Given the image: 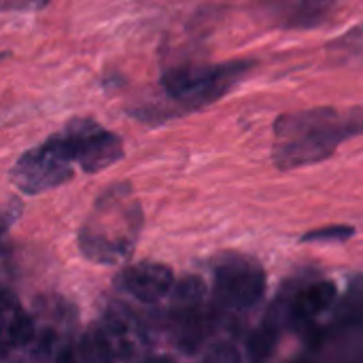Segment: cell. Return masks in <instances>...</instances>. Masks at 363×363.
Listing matches in <instances>:
<instances>
[{"label":"cell","instance_id":"8fae6325","mask_svg":"<svg viewBox=\"0 0 363 363\" xmlns=\"http://www.w3.org/2000/svg\"><path fill=\"white\" fill-rule=\"evenodd\" d=\"M336 296H338V289L332 281L306 283L291 296V300L285 302L283 317L289 325H296V328L308 325L317 317H321L325 311L332 308Z\"/></svg>","mask_w":363,"mask_h":363},{"label":"cell","instance_id":"8992f818","mask_svg":"<svg viewBox=\"0 0 363 363\" xmlns=\"http://www.w3.org/2000/svg\"><path fill=\"white\" fill-rule=\"evenodd\" d=\"M170 328L181 349H198L213 332L215 317L206 304V289L200 279L189 277L174 287Z\"/></svg>","mask_w":363,"mask_h":363},{"label":"cell","instance_id":"5bb4252c","mask_svg":"<svg viewBox=\"0 0 363 363\" xmlns=\"http://www.w3.org/2000/svg\"><path fill=\"white\" fill-rule=\"evenodd\" d=\"M355 234V228L351 225H330V228H321V230H313L308 234L302 236V242H342L349 240Z\"/></svg>","mask_w":363,"mask_h":363},{"label":"cell","instance_id":"30bf717a","mask_svg":"<svg viewBox=\"0 0 363 363\" xmlns=\"http://www.w3.org/2000/svg\"><path fill=\"white\" fill-rule=\"evenodd\" d=\"M336 0H262L264 19L285 30H308L321 26L334 11Z\"/></svg>","mask_w":363,"mask_h":363},{"label":"cell","instance_id":"7a4b0ae2","mask_svg":"<svg viewBox=\"0 0 363 363\" xmlns=\"http://www.w3.org/2000/svg\"><path fill=\"white\" fill-rule=\"evenodd\" d=\"M115 187L106 191L79 232L83 255L98 264H117L130 257L143 225L140 204Z\"/></svg>","mask_w":363,"mask_h":363},{"label":"cell","instance_id":"5b68a950","mask_svg":"<svg viewBox=\"0 0 363 363\" xmlns=\"http://www.w3.org/2000/svg\"><path fill=\"white\" fill-rule=\"evenodd\" d=\"M213 294L217 304L225 311H251L266 294V270L247 255H223L215 264Z\"/></svg>","mask_w":363,"mask_h":363},{"label":"cell","instance_id":"52a82bcc","mask_svg":"<svg viewBox=\"0 0 363 363\" xmlns=\"http://www.w3.org/2000/svg\"><path fill=\"white\" fill-rule=\"evenodd\" d=\"M64 136L74 153V162L83 172H100L123 157L121 138L94 121H72Z\"/></svg>","mask_w":363,"mask_h":363},{"label":"cell","instance_id":"6da1fadb","mask_svg":"<svg viewBox=\"0 0 363 363\" xmlns=\"http://www.w3.org/2000/svg\"><path fill=\"white\" fill-rule=\"evenodd\" d=\"M363 134V108H304L283 113L272 128V162L298 170L330 160L338 147Z\"/></svg>","mask_w":363,"mask_h":363},{"label":"cell","instance_id":"3957f363","mask_svg":"<svg viewBox=\"0 0 363 363\" xmlns=\"http://www.w3.org/2000/svg\"><path fill=\"white\" fill-rule=\"evenodd\" d=\"M255 66L249 60H234L223 64L181 66L164 74L162 85L166 94L183 108H204L225 96L247 72Z\"/></svg>","mask_w":363,"mask_h":363},{"label":"cell","instance_id":"7c38bea8","mask_svg":"<svg viewBox=\"0 0 363 363\" xmlns=\"http://www.w3.org/2000/svg\"><path fill=\"white\" fill-rule=\"evenodd\" d=\"M36 330L28 311L9 291H0V345L15 349L34 340Z\"/></svg>","mask_w":363,"mask_h":363},{"label":"cell","instance_id":"9c48e42d","mask_svg":"<svg viewBox=\"0 0 363 363\" xmlns=\"http://www.w3.org/2000/svg\"><path fill=\"white\" fill-rule=\"evenodd\" d=\"M119 287L143 304H157L174 289V274L168 266L155 262L132 264L119 274Z\"/></svg>","mask_w":363,"mask_h":363},{"label":"cell","instance_id":"4fadbf2b","mask_svg":"<svg viewBox=\"0 0 363 363\" xmlns=\"http://www.w3.org/2000/svg\"><path fill=\"white\" fill-rule=\"evenodd\" d=\"M328 55L334 64L363 68V23L334 38L328 45Z\"/></svg>","mask_w":363,"mask_h":363},{"label":"cell","instance_id":"ba28073f","mask_svg":"<svg viewBox=\"0 0 363 363\" xmlns=\"http://www.w3.org/2000/svg\"><path fill=\"white\" fill-rule=\"evenodd\" d=\"M140 345V334L134 323L121 315H108L83 340L81 359H128L134 357Z\"/></svg>","mask_w":363,"mask_h":363},{"label":"cell","instance_id":"277c9868","mask_svg":"<svg viewBox=\"0 0 363 363\" xmlns=\"http://www.w3.org/2000/svg\"><path fill=\"white\" fill-rule=\"evenodd\" d=\"M74 164V153L64 132H60L17 160L13 168V181L23 194L36 196L68 181L72 177Z\"/></svg>","mask_w":363,"mask_h":363}]
</instances>
